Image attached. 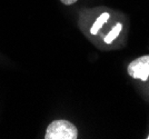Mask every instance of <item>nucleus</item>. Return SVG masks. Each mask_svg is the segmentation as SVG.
Instances as JSON below:
<instances>
[{"instance_id":"nucleus-5","label":"nucleus","mask_w":149,"mask_h":139,"mask_svg":"<svg viewBox=\"0 0 149 139\" xmlns=\"http://www.w3.org/2000/svg\"><path fill=\"white\" fill-rule=\"evenodd\" d=\"M63 5H67V6H69V5H72V3H76L78 0H60Z\"/></svg>"},{"instance_id":"nucleus-6","label":"nucleus","mask_w":149,"mask_h":139,"mask_svg":"<svg viewBox=\"0 0 149 139\" xmlns=\"http://www.w3.org/2000/svg\"><path fill=\"white\" fill-rule=\"evenodd\" d=\"M147 138H148V139H149V136H148V137H147Z\"/></svg>"},{"instance_id":"nucleus-1","label":"nucleus","mask_w":149,"mask_h":139,"mask_svg":"<svg viewBox=\"0 0 149 139\" xmlns=\"http://www.w3.org/2000/svg\"><path fill=\"white\" fill-rule=\"evenodd\" d=\"M46 139H76L78 138L77 127L66 119L54 120L45 135Z\"/></svg>"},{"instance_id":"nucleus-4","label":"nucleus","mask_w":149,"mask_h":139,"mask_svg":"<svg viewBox=\"0 0 149 139\" xmlns=\"http://www.w3.org/2000/svg\"><path fill=\"white\" fill-rule=\"evenodd\" d=\"M121 29H123V25H121V24H117V25L115 26L111 30H110V32L106 36V38H105L106 44H111L112 41L118 37V35L120 33Z\"/></svg>"},{"instance_id":"nucleus-3","label":"nucleus","mask_w":149,"mask_h":139,"mask_svg":"<svg viewBox=\"0 0 149 139\" xmlns=\"http://www.w3.org/2000/svg\"><path fill=\"white\" fill-rule=\"evenodd\" d=\"M109 13H102L101 16H99L98 18H97V20L95 21V24H93V26L91 27V29H90V32L93 33V35H97V32H98V30H100L101 29V27L105 25L106 22L108 21V19H109Z\"/></svg>"},{"instance_id":"nucleus-2","label":"nucleus","mask_w":149,"mask_h":139,"mask_svg":"<svg viewBox=\"0 0 149 139\" xmlns=\"http://www.w3.org/2000/svg\"><path fill=\"white\" fill-rule=\"evenodd\" d=\"M128 75L134 79L146 81L149 77V55L132 60L128 65Z\"/></svg>"}]
</instances>
